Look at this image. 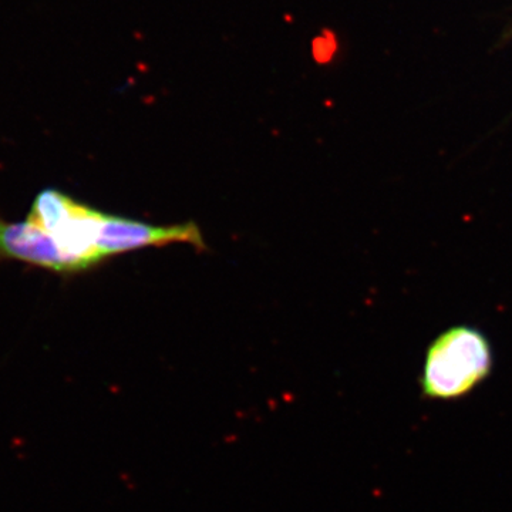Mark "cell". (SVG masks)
Returning <instances> with one entry per match:
<instances>
[{
  "label": "cell",
  "mask_w": 512,
  "mask_h": 512,
  "mask_svg": "<svg viewBox=\"0 0 512 512\" xmlns=\"http://www.w3.org/2000/svg\"><path fill=\"white\" fill-rule=\"evenodd\" d=\"M168 244H190L201 251L205 249L200 229L192 222L174 227H154L116 215H101L97 238V252L101 259L136 249L163 247Z\"/></svg>",
  "instance_id": "7a4b0ae2"
},
{
  "label": "cell",
  "mask_w": 512,
  "mask_h": 512,
  "mask_svg": "<svg viewBox=\"0 0 512 512\" xmlns=\"http://www.w3.org/2000/svg\"><path fill=\"white\" fill-rule=\"evenodd\" d=\"M0 258L26 262L57 274H77L76 266L64 254L56 238L30 220H0Z\"/></svg>",
  "instance_id": "3957f363"
},
{
  "label": "cell",
  "mask_w": 512,
  "mask_h": 512,
  "mask_svg": "<svg viewBox=\"0 0 512 512\" xmlns=\"http://www.w3.org/2000/svg\"><path fill=\"white\" fill-rule=\"evenodd\" d=\"M338 52V40L335 33L323 30L322 35L316 36L312 42V55L316 63L328 64Z\"/></svg>",
  "instance_id": "277c9868"
},
{
  "label": "cell",
  "mask_w": 512,
  "mask_h": 512,
  "mask_svg": "<svg viewBox=\"0 0 512 512\" xmlns=\"http://www.w3.org/2000/svg\"><path fill=\"white\" fill-rule=\"evenodd\" d=\"M493 350L480 330L456 326L431 343L421 373V393L430 400L466 397L490 376Z\"/></svg>",
  "instance_id": "6da1fadb"
}]
</instances>
